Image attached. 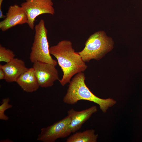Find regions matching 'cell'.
Masks as SVG:
<instances>
[{"mask_svg":"<svg viewBox=\"0 0 142 142\" xmlns=\"http://www.w3.org/2000/svg\"><path fill=\"white\" fill-rule=\"evenodd\" d=\"M10 99L8 98L3 99L2 104L0 105V119L3 120H7L8 117L4 114V112L7 110L12 108V105L9 104Z\"/></svg>","mask_w":142,"mask_h":142,"instance_id":"cell-14","label":"cell"},{"mask_svg":"<svg viewBox=\"0 0 142 142\" xmlns=\"http://www.w3.org/2000/svg\"><path fill=\"white\" fill-rule=\"evenodd\" d=\"M49 52L56 58L63 72L62 78L59 80L63 86L69 83L74 75L84 72L87 68L80 54L75 52L70 41L63 40L59 42L49 48Z\"/></svg>","mask_w":142,"mask_h":142,"instance_id":"cell-1","label":"cell"},{"mask_svg":"<svg viewBox=\"0 0 142 142\" xmlns=\"http://www.w3.org/2000/svg\"><path fill=\"white\" fill-rule=\"evenodd\" d=\"M85 79L83 72L77 73L72 78L63 98L65 103L73 105L80 100H87L98 104L104 113H106L109 108L116 104V101L112 99H103L95 96L87 86L85 82Z\"/></svg>","mask_w":142,"mask_h":142,"instance_id":"cell-2","label":"cell"},{"mask_svg":"<svg viewBox=\"0 0 142 142\" xmlns=\"http://www.w3.org/2000/svg\"><path fill=\"white\" fill-rule=\"evenodd\" d=\"M16 82L24 91L27 92L35 91L40 87L33 67L28 68L22 74Z\"/></svg>","mask_w":142,"mask_h":142,"instance_id":"cell-11","label":"cell"},{"mask_svg":"<svg viewBox=\"0 0 142 142\" xmlns=\"http://www.w3.org/2000/svg\"><path fill=\"white\" fill-rule=\"evenodd\" d=\"M5 77V74L3 70L0 68V79H4Z\"/></svg>","mask_w":142,"mask_h":142,"instance_id":"cell-15","label":"cell"},{"mask_svg":"<svg viewBox=\"0 0 142 142\" xmlns=\"http://www.w3.org/2000/svg\"><path fill=\"white\" fill-rule=\"evenodd\" d=\"M15 55L11 50L0 45V62L8 63L14 58Z\"/></svg>","mask_w":142,"mask_h":142,"instance_id":"cell-13","label":"cell"},{"mask_svg":"<svg viewBox=\"0 0 142 142\" xmlns=\"http://www.w3.org/2000/svg\"><path fill=\"white\" fill-rule=\"evenodd\" d=\"M0 68L5 73L4 80L9 83L16 82L20 76L28 69L23 60L15 58L4 65L0 64Z\"/></svg>","mask_w":142,"mask_h":142,"instance_id":"cell-9","label":"cell"},{"mask_svg":"<svg viewBox=\"0 0 142 142\" xmlns=\"http://www.w3.org/2000/svg\"><path fill=\"white\" fill-rule=\"evenodd\" d=\"M55 66L39 61L33 63V67L40 87H51L55 81L59 80L58 71Z\"/></svg>","mask_w":142,"mask_h":142,"instance_id":"cell-7","label":"cell"},{"mask_svg":"<svg viewBox=\"0 0 142 142\" xmlns=\"http://www.w3.org/2000/svg\"><path fill=\"white\" fill-rule=\"evenodd\" d=\"M35 34L29 59L33 63L39 61L56 66L57 61L52 58L47 38L48 31L44 20L41 19L34 26Z\"/></svg>","mask_w":142,"mask_h":142,"instance_id":"cell-4","label":"cell"},{"mask_svg":"<svg viewBox=\"0 0 142 142\" xmlns=\"http://www.w3.org/2000/svg\"><path fill=\"white\" fill-rule=\"evenodd\" d=\"M70 121V118L68 115L51 125L42 128L37 140L54 142L59 138L66 137L71 133L69 128Z\"/></svg>","mask_w":142,"mask_h":142,"instance_id":"cell-6","label":"cell"},{"mask_svg":"<svg viewBox=\"0 0 142 142\" xmlns=\"http://www.w3.org/2000/svg\"><path fill=\"white\" fill-rule=\"evenodd\" d=\"M53 5L52 0H25L21 4L27 17V24L31 29H34V22L38 16L44 14H54Z\"/></svg>","mask_w":142,"mask_h":142,"instance_id":"cell-5","label":"cell"},{"mask_svg":"<svg viewBox=\"0 0 142 142\" xmlns=\"http://www.w3.org/2000/svg\"><path fill=\"white\" fill-rule=\"evenodd\" d=\"M27 16L21 6L15 4L9 6L4 19L0 22V28L5 31L17 25L27 23Z\"/></svg>","mask_w":142,"mask_h":142,"instance_id":"cell-8","label":"cell"},{"mask_svg":"<svg viewBox=\"0 0 142 142\" xmlns=\"http://www.w3.org/2000/svg\"><path fill=\"white\" fill-rule=\"evenodd\" d=\"M96 106L80 111L72 109L67 112L71 121L69 128L71 133H74L80 129L83 124L88 120L94 113L97 112Z\"/></svg>","mask_w":142,"mask_h":142,"instance_id":"cell-10","label":"cell"},{"mask_svg":"<svg viewBox=\"0 0 142 142\" xmlns=\"http://www.w3.org/2000/svg\"><path fill=\"white\" fill-rule=\"evenodd\" d=\"M114 42L103 31H99L91 35L81 51L78 52L83 60L89 62L94 59L98 60L113 48Z\"/></svg>","mask_w":142,"mask_h":142,"instance_id":"cell-3","label":"cell"},{"mask_svg":"<svg viewBox=\"0 0 142 142\" xmlns=\"http://www.w3.org/2000/svg\"><path fill=\"white\" fill-rule=\"evenodd\" d=\"M98 135L93 129L86 130L82 132H77L70 136L67 142H96Z\"/></svg>","mask_w":142,"mask_h":142,"instance_id":"cell-12","label":"cell"}]
</instances>
